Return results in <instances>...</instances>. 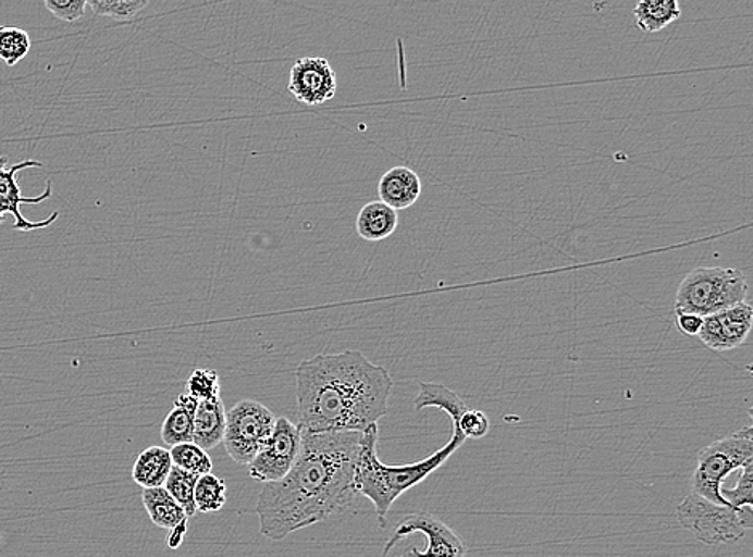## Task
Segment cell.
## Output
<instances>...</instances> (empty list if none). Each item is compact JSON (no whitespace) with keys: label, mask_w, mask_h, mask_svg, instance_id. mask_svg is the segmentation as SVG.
<instances>
[{"label":"cell","mask_w":753,"mask_h":557,"mask_svg":"<svg viewBox=\"0 0 753 557\" xmlns=\"http://www.w3.org/2000/svg\"><path fill=\"white\" fill-rule=\"evenodd\" d=\"M44 5L55 18L66 23H76L77 20L86 15L87 0H66V2L46 0Z\"/></svg>","instance_id":"83f0119b"},{"label":"cell","mask_w":753,"mask_h":557,"mask_svg":"<svg viewBox=\"0 0 753 557\" xmlns=\"http://www.w3.org/2000/svg\"><path fill=\"white\" fill-rule=\"evenodd\" d=\"M752 458L753 432L752 424H748L741 431L718 438L699 451L698 468L691 481L692 493L717 505H726L720 493L723 482Z\"/></svg>","instance_id":"8992f818"},{"label":"cell","mask_w":753,"mask_h":557,"mask_svg":"<svg viewBox=\"0 0 753 557\" xmlns=\"http://www.w3.org/2000/svg\"><path fill=\"white\" fill-rule=\"evenodd\" d=\"M32 37L16 26H0V60L7 66H15L28 57Z\"/></svg>","instance_id":"7402d4cb"},{"label":"cell","mask_w":753,"mask_h":557,"mask_svg":"<svg viewBox=\"0 0 753 557\" xmlns=\"http://www.w3.org/2000/svg\"><path fill=\"white\" fill-rule=\"evenodd\" d=\"M634 22L643 33H658L677 22L681 9L677 0H643L633 10Z\"/></svg>","instance_id":"d6986e66"},{"label":"cell","mask_w":753,"mask_h":557,"mask_svg":"<svg viewBox=\"0 0 753 557\" xmlns=\"http://www.w3.org/2000/svg\"><path fill=\"white\" fill-rule=\"evenodd\" d=\"M275 414L258 400L238 401L227 411L224 445L229 457L238 465L248 466L261 450L275 428Z\"/></svg>","instance_id":"52a82bcc"},{"label":"cell","mask_w":753,"mask_h":557,"mask_svg":"<svg viewBox=\"0 0 753 557\" xmlns=\"http://www.w3.org/2000/svg\"><path fill=\"white\" fill-rule=\"evenodd\" d=\"M141 502L147 509L148 518L160 529L172 530L182 522L188 521L184 509L164 491V487L141 492Z\"/></svg>","instance_id":"ac0fdd59"},{"label":"cell","mask_w":753,"mask_h":557,"mask_svg":"<svg viewBox=\"0 0 753 557\" xmlns=\"http://www.w3.org/2000/svg\"><path fill=\"white\" fill-rule=\"evenodd\" d=\"M420 175L407 165H395L381 177L378 184L380 201L393 208L394 211L411 208L421 197Z\"/></svg>","instance_id":"4fadbf2b"},{"label":"cell","mask_w":753,"mask_h":557,"mask_svg":"<svg viewBox=\"0 0 753 557\" xmlns=\"http://www.w3.org/2000/svg\"><path fill=\"white\" fill-rule=\"evenodd\" d=\"M188 395L198 401L214 400L221 397V377L215 370L198 368L187 381Z\"/></svg>","instance_id":"cb8c5ba5"},{"label":"cell","mask_w":753,"mask_h":557,"mask_svg":"<svg viewBox=\"0 0 753 557\" xmlns=\"http://www.w3.org/2000/svg\"><path fill=\"white\" fill-rule=\"evenodd\" d=\"M172 466L182 469V471L190 472L195 475H205L212 472V459L208 451L202 450L194 442L188 444L175 445L171 450Z\"/></svg>","instance_id":"603a6c76"},{"label":"cell","mask_w":753,"mask_h":557,"mask_svg":"<svg viewBox=\"0 0 753 557\" xmlns=\"http://www.w3.org/2000/svg\"><path fill=\"white\" fill-rule=\"evenodd\" d=\"M199 401L188 394L175 398L174 407L165 417L161 428V438L168 447L194 442L195 413Z\"/></svg>","instance_id":"9a60e30c"},{"label":"cell","mask_w":753,"mask_h":557,"mask_svg":"<svg viewBox=\"0 0 753 557\" xmlns=\"http://www.w3.org/2000/svg\"><path fill=\"white\" fill-rule=\"evenodd\" d=\"M753 325L751 304L742 302L714 315L705 317L698 337L714 352L738 349L748 341Z\"/></svg>","instance_id":"7c38bea8"},{"label":"cell","mask_w":753,"mask_h":557,"mask_svg":"<svg viewBox=\"0 0 753 557\" xmlns=\"http://www.w3.org/2000/svg\"><path fill=\"white\" fill-rule=\"evenodd\" d=\"M87 7L100 16L131 20L148 7V0H90Z\"/></svg>","instance_id":"d4e9b609"},{"label":"cell","mask_w":753,"mask_h":557,"mask_svg":"<svg viewBox=\"0 0 753 557\" xmlns=\"http://www.w3.org/2000/svg\"><path fill=\"white\" fill-rule=\"evenodd\" d=\"M452 424L461 431L466 441L485 437L491 431V421H489L487 414L481 410H471V408H468L458 421H452Z\"/></svg>","instance_id":"4316f807"},{"label":"cell","mask_w":753,"mask_h":557,"mask_svg":"<svg viewBox=\"0 0 753 557\" xmlns=\"http://www.w3.org/2000/svg\"><path fill=\"white\" fill-rule=\"evenodd\" d=\"M702 322H704V319L694 315V313H677L678 329L688 334V336H698L699 331L702 329Z\"/></svg>","instance_id":"f1b7e54d"},{"label":"cell","mask_w":753,"mask_h":557,"mask_svg":"<svg viewBox=\"0 0 753 557\" xmlns=\"http://www.w3.org/2000/svg\"><path fill=\"white\" fill-rule=\"evenodd\" d=\"M411 533H423L427 536V549L420 552L417 546H411V548L405 549L402 557H466V546L461 536L455 533L452 527L435 516L429 515V512H417V515L408 516L404 521L398 522L397 529L384 546L381 557L390 555L391 549Z\"/></svg>","instance_id":"9c48e42d"},{"label":"cell","mask_w":753,"mask_h":557,"mask_svg":"<svg viewBox=\"0 0 753 557\" xmlns=\"http://www.w3.org/2000/svg\"><path fill=\"white\" fill-rule=\"evenodd\" d=\"M394 381L360 350L320 354L296 370L297 428L309 434L365 432L390 411Z\"/></svg>","instance_id":"7a4b0ae2"},{"label":"cell","mask_w":753,"mask_h":557,"mask_svg":"<svg viewBox=\"0 0 753 557\" xmlns=\"http://www.w3.org/2000/svg\"><path fill=\"white\" fill-rule=\"evenodd\" d=\"M465 442L466 437L461 431L454 428V435L447 445L432 454L431 457L417 462H408V465L387 466L378 458V426L370 428L363 432L359 459H357V495L365 496L373 503L378 521L384 529L386 516L390 515L398 496L427 481L432 472L437 471L452 458V455L457 454Z\"/></svg>","instance_id":"3957f363"},{"label":"cell","mask_w":753,"mask_h":557,"mask_svg":"<svg viewBox=\"0 0 753 557\" xmlns=\"http://www.w3.org/2000/svg\"><path fill=\"white\" fill-rule=\"evenodd\" d=\"M198 479L199 475L182 471V469L175 468V466H172L171 472H169L168 479H165L164 491L181 505L188 519L197 515L195 485H197Z\"/></svg>","instance_id":"44dd1931"},{"label":"cell","mask_w":753,"mask_h":557,"mask_svg":"<svg viewBox=\"0 0 753 557\" xmlns=\"http://www.w3.org/2000/svg\"><path fill=\"white\" fill-rule=\"evenodd\" d=\"M227 503V484L219 475H199L195 485V506L197 512H218Z\"/></svg>","instance_id":"ffe728a7"},{"label":"cell","mask_w":753,"mask_h":557,"mask_svg":"<svg viewBox=\"0 0 753 557\" xmlns=\"http://www.w3.org/2000/svg\"><path fill=\"white\" fill-rule=\"evenodd\" d=\"M303 432V431H300ZM363 432H303L292 471L263 484L259 532L273 542L343 515L356 502V468Z\"/></svg>","instance_id":"6da1fadb"},{"label":"cell","mask_w":753,"mask_h":557,"mask_svg":"<svg viewBox=\"0 0 753 557\" xmlns=\"http://www.w3.org/2000/svg\"><path fill=\"white\" fill-rule=\"evenodd\" d=\"M227 411L222 398L199 401L194 423V444L208 451L224 441Z\"/></svg>","instance_id":"5bb4252c"},{"label":"cell","mask_w":753,"mask_h":557,"mask_svg":"<svg viewBox=\"0 0 753 557\" xmlns=\"http://www.w3.org/2000/svg\"><path fill=\"white\" fill-rule=\"evenodd\" d=\"M288 90L299 103L320 107L336 96V71L322 57L297 60L289 71Z\"/></svg>","instance_id":"8fae6325"},{"label":"cell","mask_w":753,"mask_h":557,"mask_svg":"<svg viewBox=\"0 0 753 557\" xmlns=\"http://www.w3.org/2000/svg\"><path fill=\"white\" fill-rule=\"evenodd\" d=\"M749 283L744 272L729 267H699L692 270L677 292L675 313L714 315L729 307L745 302Z\"/></svg>","instance_id":"277c9868"},{"label":"cell","mask_w":753,"mask_h":557,"mask_svg":"<svg viewBox=\"0 0 753 557\" xmlns=\"http://www.w3.org/2000/svg\"><path fill=\"white\" fill-rule=\"evenodd\" d=\"M28 168H42V163L40 161L25 160L22 163L7 165V158L0 157V224H3V215L12 214L15 218L13 230H16V232H32V230L50 227L60 215L59 212H53L50 218L44 219V221L33 222L26 219L20 211L23 205H39V202L52 197V182L50 181L47 182L46 190L39 197H23L18 181H16V174Z\"/></svg>","instance_id":"30bf717a"},{"label":"cell","mask_w":753,"mask_h":557,"mask_svg":"<svg viewBox=\"0 0 753 557\" xmlns=\"http://www.w3.org/2000/svg\"><path fill=\"white\" fill-rule=\"evenodd\" d=\"M172 469L171 451L164 447H148L135 459L132 479L144 491L164 487Z\"/></svg>","instance_id":"e0dca14e"},{"label":"cell","mask_w":753,"mask_h":557,"mask_svg":"<svg viewBox=\"0 0 753 557\" xmlns=\"http://www.w3.org/2000/svg\"><path fill=\"white\" fill-rule=\"evenodd\" d=\"M721 498L726 505L735 509L748 508L753 505V458L749 459L741 469V478L735 488H721Z\"/></svg>","instance_id":"484cf974"},{"label":"cell","mask_w":753,"mask_h":557,"mask_svg":"<svg viewBox=\"0 0 753 557\" xmlns=\"http://www.w3.org/2000/svg\"><path fill=\"white\" fill-rule=\"evenodd\" d=\"M187 530L188 521L182 522V524H178L177 527H174V529L169 530L168 539H165V543H168V548L177 549L178 546L182 545V542H184L185 535H187Z\"/></svg>","instance_id":"f546056e"},{"label":"cell","mask_w":753,"mask_h":557,"mask_svg":"<svg viewBox=\"0 0 753 557\" xmlns=\"http://www.w3.org/2000/svg\"><path fill=\"white\" fill-rule=\"evenodd\" d=\"M303 432L288 418H276L272 434L248 465L249 478L262 484L282 481L293 466L300 450Z\"/></svg>","instance_id":"ba28073f"},{"label":"cell","mask_w":753,"mask_h":557,"mask_svg":"<svg viewBox=\"0 0 753 557\" xmlns=\"http://www.w3.org/2000/svg\"><path fill=\"white\" fill-rule=\"evenodd\" d=\"M398 214L390 206L381 201H371L360 209L357 215L356 228L365 242H383L397 230Z\"/></svg>","instance_id":"2e32d148"},{"label":"cell","mask_w":753,"mask_h":557,"mask_svg":"<svg viewBox=\"0 0 753 557\" xmlns=\"http://www.w3.org/2000/svg\"><path fill=\"white\" fill-rule=\"evenodd\" d=\"M677 519L684 530L707 546L739 542L753 527L751 506L735 509L708 502L695 493L678 505Z\"/></svg>","instance_id":"5b68a950"}]
</instances>
